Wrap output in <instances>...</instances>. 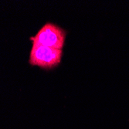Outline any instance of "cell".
I'll return each instance as SVG.
<instances>
[{
	"mask_svg": "<svg viewBox=\"0 0 129 129\" xmlns=\"http://www.w3.org/2000/svg\"><path fill=\"white\" fill-rule=\"evenodd\" d=\"M62 56V50L33 43L29 53V63L32 66H37L42 69L50 70L60 64Z\"/></svg>",
	"mask_w": 129,
	"mask_h": 129,
	"instance_id": "6da1fadb",
	"label": "cell"
},
{
	"mask_svg": "<svg viewBox=\"0 0 129 129\" xmlns=\"http://www.w3.org/2000/svg\"><path fill=\"white\" fill-rule=\"evenodd\" d=\"M66 31L52 22H46L34 37L30 38L33 43L62 50L66 40Z\"/></svg>",
	"mask_w": 129,
	"mask_h": 129,
	"instance_id": "7a4b0ae2",
	"label": "cell"
}]
</instances>
